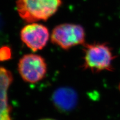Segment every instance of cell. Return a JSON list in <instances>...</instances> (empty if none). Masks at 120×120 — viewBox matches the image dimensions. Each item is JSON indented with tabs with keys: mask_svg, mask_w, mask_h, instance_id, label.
<instances>
[{
	"mask_svg": "<svg viewBox=\"0 0 120 120\" xmlns=\"http://www.w3.org/2000/svg\"><path fill=\"white\" fill-rule=\"evenodd\" d=\"M47 64L45 58L36 54H26L22 57L18 64V70L25 82L37 83L42 80L47 73Z\"/></svg>",
	"mask_w": 120,
	"mask_h": 120,
	"instance_id": "4",
	"label": "cell"
},
{
	"mask_svg": "<svg viewBox=\"0 0 120 120\" xmlns=\"http://www.w3.org/2000/svg\"><path fill=\"white\" fill-rule=\"evenodd\" d=\"M82 67L92 72L111 71L115 58L112 49L104 43H84Z\"/></svg>",
	"mask_w": 120,
	"mask_h": 120,
	"instance_id": "2",
	"label": "cell"
},
{
	"mask_svg": "<svg viewBox=\"0 0 120 120\" xmlns=\"http://www.w3.org/2000/svg\"><path fill=\"white\" fill-rule=\"evenodd\" d=\"M13 80L11 72L4 67H0V120H12L8 90Z\"/></svg>",
	"mask_w": 120,
	"mask_h": 120,
	"instance_id": "7",
	"label": "cell"
},
{
	"mask_svg": "<svg viewBox=\"0 0 120 120\" xmlns=\"http://www.w3.org/2000/svg\"><path fill=\"white\" fill-rule=\"evenodd\" d=\"M86 34L84 28L79 24L64 23L55 26L51 34L53 44L64 50H68L85 43Z\"/></svg>",
	"mask_w": 120,
	"mask_h": 120,
	"instance_id": "3",
	"label": "cell"
},
{
	"mask_svg": "<svg viewBox=\"0 0 120 120\" xmlns=\"http://www.w3.org/2000/svg\"><path fill=\"white\" fill-rule=\"evenodd\" d=\"M20 38L30 49L36 52L46 46L49 38V32L47 27L42 24L32 22L22 28Z\"/></svg>",
	"mask_w": 120,
	"mask_h": 120,
	"instance_id": "5",
	"label": "cell"
},
{
	"mask_svg": "<svg viewBox=\"0 0 120 120\" xmlns=\"http://www.w3.org/2000/svg\"><path fill=\"white\" fill-rule=\"evenodd\" d=\"M62 0H17L18 14L27 23L47 21L57 12Z\"/></svg>",
	"mask_w": 120,
	"mask_h": 120,
	"instance_id": "1",
	"label": "cell"
},
{
	"mask_svg": "<svg viewBox=\"0 0 120 120\" xmlns=\"http://www.w3.org/2000/svg\"><path fill=\"white\" fill-rule=\"evenodd\" d=\"M11 57V49L7 46H3L0 49V61H4Z\"/></svg>",
	"mask_w": 120,
	"mask_h": 120,
	"instance_id": "8",
	"label": "cell"
},
{
	"mask_svg": "<svg viewBox=\"0 0 120 120\" xmlns=\"http://www.w3.org/2000/svg\"><path fill=\"white\" fill-rule=\"evenodd\" d=\"M39 120H56L53 119V118H42V119H40Z\"/></svg>",
	"mask_w": 120,
	"mask_h": 120,
	"instance_id": "9",
	"label": "cell"
},
{
	"mask_svg": "<svg viewBox=\"0 0 120 120\" xmlns=\"http://www.w3.org/2000/svg\"><path fill=\"white\" fill-rule=\"evenodd\" d=\"M52 102L58 111L68 113L75 109L78 103V94L73 88L62 87L54 91L52 96Z\"/></svg>",
	"mask_w": 120,
	"mask_h": 120,
	"instance_id": "6",
	"label": "cell"
}]
</instances>
